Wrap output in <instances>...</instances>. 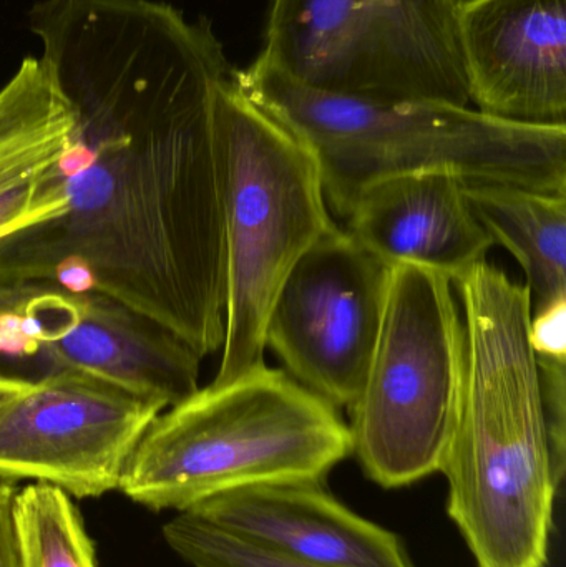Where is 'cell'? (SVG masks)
<instances>
[{"label": "cell", "mask_w": 566, "mask_h": 567, "mask_svg": "<svg viewBox=\"0 0 566 567\" xmlns=\"http://www.w3.org/2000/svg\"><path fill=\"white\" fill-rule=\"evenodd\" d=\"M52 69L79 130L43 193L52 215L0 238V278L109 297L219 352L222 45L202 23L123 17L73 37Z\"/></svg>", "instance_id": "6da1fadb"}, {"label": "cell", "mask_w": 566, "mask_h": 567, "mask_svg": "<svg viewBox=\"0 0 566 567\" xmlns=\"http://www.w3.org/2000/svg\"><path fill=\"white\" fill-rule=\"evenodd\" d=\"M467 337L457 423L442 463L449 515L478 567H545L558 468L525 284L485 261L454 282Z\"/></svg>", "instance_id": "7a4b0ae2"}, {"label": "cell", "mask_w": 566, "mask_h": 567, "mask_svg": "<svg viewBox=\"0 0 566 567\" xmlns=\"http://www.w3.org/2000/svg\"><path fill=\"white\" fill-rule=\"evenodd\" d=\"M238 89L305 143L329 209L344 219L378 183L419 172L566 193V126L505 122L471 106L319 92L256 60Z\"/></svg>", "instance_id": "3957f363"}, {"label": "cell", "mask_w": 566, "mask_h": 567, "mask_svg": "<svg viewBox=\"0 0 566 567\" xmlns=\"http://www.w3.org/2000/svg\"><path fill=\"white\" fill-rule=\"evenodd\" d=\"M349 455L339 410L285 370L261 363L163 410L133 452L119 492L152 512L183 513L249 486L322 482Z\"/></svg>", "instance_id": "277c9868"}, {"label": "cell", "mask_w": 566, "mask_h": 567, "mask_svg": "<svg viewBox=\"0 0 566 567\" xmlns=\"http://www.w3.org/2000/svg\"><path fill=\"white\" fill-rule=\"evenodd\" d=\"M225 223L226 383L265 363L266 322L299 259L332 226L311 150L253 103L233 80L216 92Z\"/></svg>", "instance_id": "5b68a950"}, {"label": "cell", "mask_w": 566, "mask_h": 567, "mask_svg": "<svg viewBox=\"0 0 566 567\" xmlns=\"http://www.w3.org/2000/svg\"><path fill=\"white\" fill-rule=\"evenodd\" d=\"M467 337L454 282L414 262L389 276L384 320L358 399L351 453L385 489L441 473L464 396Z\"/></svg>", "instance_id": "8992f818"}, {"label": "cell", "mask_w": 566, "mask_h": 567, "mask_svg": "<svg viewBox=\"0 0 566 567\" xmlns=\"http://www.w3.org/2000/svg\"><path fill=\"white\" fill-rule=\"evenodd\" d=\"M462 0H272L259 62L319 92L471 105Z\"/></svg>", "instance_id": "52a82bcc"}, {"label": "cell", "mask_w": 566, "mask_h": 567, "mask_svg": "<svg viewBox=\"0 0 566 567\" xmlns=\"http://www.w3.org/2000/svg\"><path fill=\"white\" fill-rule=\"evenodd\" d=\"M391 268L332 226L299 259L266 322V349L336 409L358 399L384 320Z\"/></svg>", "instance_id": "ba28073f"}, {"label": "cell", "mask_w": 566, "mask_h": 567, "mask_svg": "<svg viewBox=\"0 0 566 567\" xmlns=\"http://www.w3.org/2000/svg\"><path fill=\"white\" fill-rule=\"evenodd\" d=\"M162 412L86 373H45L0 409V478L45 483L76 499L116 492Z\"/></svg>", "instance_id": "9c48e42d"}, {"label": "cell", "mask_w": 566, "mask_h": 567, "mask_svg": "<svg viewBox=\"0 0 566 567\" xmlns=\"http://www.w3.org/2000/svg\"><path fill=\"white\" fill-rule=\"evenodd\" d=\"M457 32L478 112L566 126V0H462Z\"/></svg>", "instance_id": "30bf717a"}, {"label": "cell", "mask_w": 566, "mask_h": 567, "mask_svg": "<svg viewBox=\"0 0 566 567\" xmlns=\"http://www.w3.org/2000/svg\"><path fill=\"white\" fill-rule=\"evenodd\" d=\"M186 513L253 545L331 567H415L398 535L346 508L322 482L269 483Z\"/></svg>", "instance_id": "8fae6325"}, {"label": "cell", "mask_w": 566, "mask_h": 567, "mask_svg": "<svg viewBox=\"0 0 566 567\" xmlns=\"http://www.w3.org/2000/svg\"><path fill=\"white\" fill-rule=\"evenodd\" d=\"M465 185L451 172L385 179L356 199L344 229L389 268L414 262L455 282L485 261L494 246L472 209Z\"/></svg>", "instance_id": "7c38bea8"}, {"label": "cell", "mask_w": 566, "mask_h": 567, "mask_svg": "<svg viewBox=\"0 0 566 567\" xmlns=\"http://www.w3.org/2000/svg\"><path fill=\"white\" fill-rule=\"evenodd\" d=\"M202 360L162 323L89 293L79 323L47 352V373H86L165 410L199 389Z\"/></svg>", "instance_id": "4fadbf2b"}, {"label": "cell", "mask_w": 566, "mask_h": 567, "mask_svg": "<svg viewBox=\"0 0 566 567\" xmlns=\"http://www.w3.org/2000/svg\"><path fill=\"white\" fill-rule=\"evenodd\" d=\"M76 130L75 109L52 66L27 56L0 89V238L33 218Z\"/></svg>", "instance_id": "5bb4252c"}, {"label": "cell", "mask_w": 566, "mask_h": 567, "mask_svg": "<svg viewBox=\"0 0 566 567\" xmlns=\"http://www.w3.org/2000/svg\"><path fill=\"white\" fill-rule=\"evenodd\" d=\"M465 192L494 245L524 269L532 313L566 300V193L474 182Z\"/></svg>", "instance_id": "9a60e30c"}, {"label": "cell", "mask_w": 566, "mask_h": 567, "mask_svg": "<svg viewBox=\"0 0 566 567\" xmlns=\"http://www.w3.org/2000/svg\"><path fill=\"white\" fill-rule=\"evenodd\" d=\"M86 300L60 284L0 278V369L45 375L47 352L79 323Z\"/></svg>", "instance_id": "2e32d148"}, {"label": "cell", "mask_w": 566, "mask_h": 567, "mask_svg": "<svg viewBox=\"0 0 566 567\" xmlns=\"http://www.w3.org/2000/svg\"><path fill=\"white\" fill-rule=\"evenodd\" d=\"M19 567H99L72 496L45 483L19 488L12 512Z\"/></svg>", "instance_id": "e0dca14e"}, {"label": "cell", "mask_w": 566, "mask_h": 567, "mask_svg": "<svg viewBox=\"0 0 566 567\" xmlns=\"http://www.w3.org/2000/svg\"><path fill=\"white\" fill-rule=\"evenodd\" d=\"M163 538L192 567H331L253 545L186 512L163 526Z\"/></svg>", "instance_id": "ac0fdd59"}, {"label": "cell", "mask_w": 566, "mask_h": 567, "mask_svg": "<svg viewBox=\"0 0 566 567\" xmlns=\"http://www.w3.org/2000/svg\"><path fill=\"white\" fill-rule=\"evenodd\" d=\"M531 343L537 357L566 359V300L532 313Z\"/></svg>", "instance_id": "d6986e66"}, {"label": "cell", "mask_w": 566, "mask_h": 567, "mask_svg": "<svg viewBox=\"0 0 566 567\" xmlns=\"http://www.w3.org/2000/svg\"><path fill=\"white\" fill-rule=\"evenodd\" d=\"M17 492L19 483L0 478V567H19L12 523Z\"/></svg>", "instance_id": "ffe728a7"}, {"label": "cell", "mask_w": 566, "mask_h": 567, "mask_svg": "<svg viewBox=\"0 0 566 567\" xmlns=\"http://www.w3.org/2000/svg\"><path fill=\"white\" fill-rule=\"evenodd\" d=\"M33 379L0 369V409L25 393L32 386Z\"/></svg>", "instance_id": "44dd1931"}]
</instances>
